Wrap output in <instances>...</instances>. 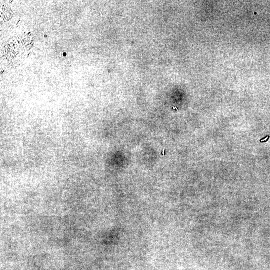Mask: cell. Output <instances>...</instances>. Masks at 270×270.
<instances>
[{"label":"cell","instance_id":"cell-1","mask_svg":"<svg viewBox=\"0 0 270 270\" xmlns=\"http://www.w3.org/2000/svg\"><path fill=\"white\" fill-rule=\"evenodd\" d=\"M32 44V36L30 33L16 36L4 44L3 57L10 65L19 64L29 54Z\"/></svg>","mask_w":270,"mask_h":270}]
</instances>
